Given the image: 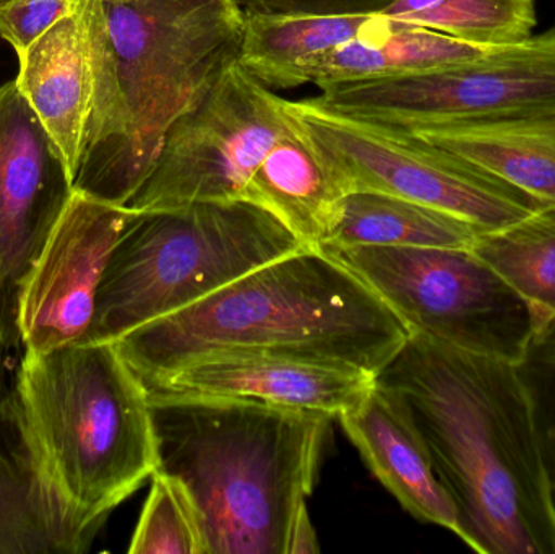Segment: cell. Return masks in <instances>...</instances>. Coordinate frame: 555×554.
I'll return each mask as SVG.
<instances>
[{"label":"cell","instance_id":"12","mask_svg":"<svg viewBox=\"0 0 555 554\" xmlns=\"http://www.w3.org/2000/svg\"><path fill=\"white\" fill-rule=\"evenodd\" d=\"M139 214L74 191L20 286L16 328L23 351L83 342L111 256Z\"/></svg>","mask_w":555,"mask_h":554},{"label":"cell","instance_id":"27","mask_svg":"<svg viewBox=\"0 0 555 554\" xmlns=\"http://www.w3.org/2000/svg\"><path fill=\"white\" fill-rule=\"evenodd\" d=\"M319 552L320 546L319 542H317L315 529H313L312 523H310L309 511H307L306 504L297 514L293 529H291L287 554H312Z\"/></svg>","mask_w":555,"mask_h":554},{"label":"cell","instance_id":"22","mask_svg":"<svg viewBox=\"0 0 555 554\" xmlns=\"http://www.w3.org/2000/svg\"><path fill=\"white\" fill-rule=\"evenodd\" d=\"M380 12L482 48L525 41L538 22L534 0H391Z\"/></svg>","mask_w":555,"mask_h":554},{"label":"cell","instance_id":"11","mask_svg":"<svg viewBox=\"0 0 555 554\" xmlns=\"http://www.w3.org/2000/svg\"><path fill=\"white\" fill-rule=\"evenodd\" d=\"M74 191L61 149L16 81L0 85V350L22 347L20 286Z\"/></svg>","mask_w":555,"mask_h":554},{"label":"cell","instance_id":"26","mask_svg":"<svg viewBox=\"0 0 555 554\" xmlns=\"http://www.w3.org/2000/svg\"><path fill=\"white\" fill-rule=\"evenodd\" d=\"M78 0H10L0 5V36L23 54L55 23L72 13Z\"/></svg>","mask_w":555,"mask_h":554},{"label":"cell","instance_id":"24","mask_svg":"<svg viewBox=\"0 0 555 554\" xmlns=\"http://www.w3.org/2000/svg\"><path fill=\"white\" fill-rule=\"evenodd\" d=\"M0 554H65L18 462L0 449Z\"/></svg>","mask_w":555,"mask_h":554},{"label":"cell","instance_id":"9","mask_svg":"<svg viewBox=\"0 0 555 554\" xmlns=\"http://www.w3.org/2000/svg\"><path fill=\"white\" fill-rule=\"evenodd\" d=\"M293 119L289 101L234 62L169 130L152 172L127 207L145 214L243 201L247 182Z\"/></svg>","mask_w":555,"mask_h":554},{"label":"cell","instance_id":"6","mask_svg":"<svg viewBox=\"0 0 555 554\" xmlns=\"http://www.w3.org/2000/svg\"><path fill=\"white\" fill-rule=\"evenodd\" d=\"M304 247L247 201L140 211L111 256L83 342H117Z\"/></svg>","mask_w":555,"mask_h":554},{"label":"cell","instance_id":"18","mask_svg":"<svg viewBox=\"0 0 555 554\" xmlns=\"http://www.w3.org/2000/svg\"><path fill=\"white\" fill-rule=\"evenodd\" d=\"M372 25L358 38L313 59L307 81L322 88L343 81L375 80L442 70L488 54L491 49L446 33L400 22L375 10Z\"/></svg>","mask_w":555,"mask_h":554},{"label":"cell","instance_id":"3","mask_svg":"<svg viewBox=\"0 0 555 554\" xmlns=\"http://www.w3.org/2000/svg\"><path fill=\"white\" fill-rule=\"evenodd\" d=\"M240 0H85L93 98L74 189L127 205L176 123L240 61Z\"/></svg>","mask_w":555,"mask_h":554},{"label":"cell","instance_id":"20","mask_svg":"<svg viewBox=\"0 0 555 554\" xmlns=\"http://www.w3.org/2000/svg\"><path fill=\"white\" fill-rule=\"evenodd\" d=\"M481 231L447 211L375 191L345 195L323 247L391 246L472 249Z\"/></svg>","mask_w":555,"mask_h":554},{"label":"cell","instance_id":"25","mask_svg":"<svg viewBox=\"0 0 555 554\" xmlns=\"http://www.w3.org/2000/svg\"><path fill=\"white\" fill-rule=\"evenodd\" d=\"M517 371L530 399L555 513V315L538 325Z\"/></svg>","mask_w":555,"mask_h":554},{"label":"cell","instance_id":"2","mask_svg":"<svg viewBox=\"0 0 555 554\" xmlns=\"http://www.w3.org/2000/svg\"><path fill=\"white\" fill-rule=\"evenodd\" d=\"M0 418L65 554L158 468L149 394L114 342L23 351Z\"/></svg>","mask_w":555,"mask_h":554},{"label":"cell","instance_id":"17","mask_svg":"<svg viewBox=\"0 0 555 554\" xmlns=\"http://www.w3.org/2000/svg\"><path fill=\"white\" fill-rule=\"evenodd\" d=\"M291 113L293 124L247 182L243 201L270 211L304 246L320 249L338 220L346 192L293 107Z\"/></svg>","mask_w":555,"mask_h":554},{"label":"cell","instance_id":"23","mask_svg":"<svg viewBox=\"0 0 555 554\" xmlns=\"http://www.w3.org/2000/svg\"><path fill=\"white\" fill-rule=\"evenodd\" d=\"M129 553L208 554L197 511L178 481L153 475Z\"/></svg>","mask_w":555,"mask_h":554},{"label":"cell","instance_id":"19","mask_svg":"<svg viewBox=\"0 0 555 554\" xmlns=\"http://www.w3.org/2000/svg\"><path fill=\"white\" fill-rule=\"evenodd\" d=\"M377 12L244 13L240 62L263 85L276 90L300 87L313 59L358 38Z\"/></svg>","mask_w":555,"mask_h":554},{"label":"cell","instance_id":"7","mask_svg":"<svg viewBox=\"0 0 555 554\" xmlns=\"http://www.w3.org/2000/svg\"><path fill=\"white\" fill-rule=\"evenodd\" d=\"M403 321L411 334L517 364L538 327L527 301L472 249L323 247Z\"/></svg>","mask_w":555,"mask_h":554},{"label":"cell","instance_id":"15","mask_svg":"<svg viewBox=\"0 0 555 554\" xmlns=\"http://www.w3.org/2000/svg\"><path fill=\"white\" fill-rule=\"evenodd\" d=\"M16 87L67 163L72 181L80 166L93 98L85 0L18 55Z\"/></svg>","mask_w":555,"mask_h":554},{"label":"cell","instance_id":"1","mask_svg":"<svg viewBox=\"0 0 555 554\" xmlns=\"http://www.w3.org/2000/svg\"><path fill=\"white\" fill-rule=\"evenodd\" d=\"M375 381L406 403L459 539L481 554H555V513L517 364L411 334Z\"/></svg>","mask_w":555,"mask_h":554},{"label":"cell","instance_id":"13","mask_svg":"<svg viewBox=\"0 0 555 554\" xmlns=\"http://www.w3.org/2000/svg\"><path fill=\"white\" fill-rule=\"evenodd\" d=\"M374 374L267 355H221L143 381L149 397L246 400L338 418L374 386Z\"/></svg>","mask_w":555,"mask_h":554},{"label":"cell","instance_id":"14","mask_svg":"<svg viewBox=\"0 0 555 554\" xmlns=\"http://www.w3.org/2000/svg\"><path fill=\"white\" fill-rule=\"evenodd\" d=\"M336 420L404 511L459 536L455 507L437 480L429 449L406 403L395 390L375 381L367 396Z\"/></svg>","mask_w":555,"mask_h":554},{"label":"cell","instance_id":"16","mask_svg":"<svg viewBox=\"0 0 555 554\" xmlns=\"http://www.w3.org/2000/svg\"><path fill=\"white\" fill-rule=\"evenodd\" d=\"M395 129L446 150L555 207V109Z\"/></svg>","mask_w":555,"mask_h":554},{"label":"cell","instance_id":"21","mask_svg":"<svg viewBox=\"0 0 555 554\" xmlns=\"http://www.w3.org/2000/svg\"><path fill=\"white\" fill-rule=\"evenodd\" d=\"M473 253L495 270L533 309L538 325L555 315V207L481 233Z\"/></svg>","mask_w":555,"mask_h":554},{"label":"cell","instance_id":"28","mask_svg":"<svg viewBox=\"0 0 555 554\" xmlns=\"http://www.w3.org/2000/svg\"><path fill=\"white\" fill-rule=\"evenodd\" d=\"M10 2V0H0V5H3V3Z\"/></svg>","mask_w":555,"mask_h":554},{"label":"cell","instance_id":"8","mask_svg":"<svg viewBox=\"0 0 555 554\" xmlns=\"http://www.w3.org/2000/svg\"><path fill=\"white\" fill-rule=\"evenodd\" d=\"M313 145L346 194L398 195L468 221L481 233L502 230L550 207L498 176L395 127L291 101Z\"/></svg>","mask_w":555,"mask_h":554},{"label":"cell","instance_id":"5","mask_svg":"<svg viewBox=\"0 0 555 554\" xmlns=\"http://www.w3.org/2000/svg\"><path fill=\"white\" fill-rule=\"evenodd\" d=\"M155 474L194 504L208 554H287L332 416L246 400L149 397Z\"/></svg>","mask_w":555,"mask_h":554},{"label":"cell","instance_id":"10","mask_svg":"<svg viewBox=\"0 0 555 554\" xmlns=\"http://www.w3.org/2000/svg\"><path fill=\"white\" fill-rule=\"evenodd\" d=\"M310 103L328 113L378 124L456 123L555 109V25L517 44L442 70L320 88Z\"/></svg>","mask_w":555,"mask_h":554},{"label":"cell","instance_id":"4","mask_svg":"<svg viewBox=\"0 0 555 554\" xmlns=\"http://www.w3.org/2000/svg\"><path fill=\"white\" fill-rule=\"evenodd\" d=\"M332 254L304 247L114 342L140 381L221 355H267L377 374L410 338Z\"/></svg>","mask_w":555,"mask_h":554}]
</instances>
